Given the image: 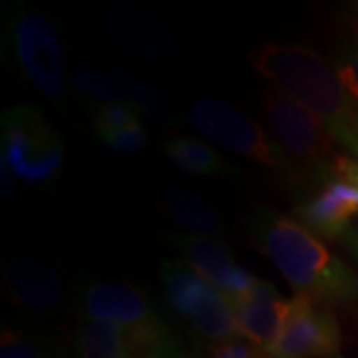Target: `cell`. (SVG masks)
<instances>
[{"mask_svg": "<svg viewBox=\"0 0 358 358\" xmlns=\"http://www.w3.org/2000/svg\"><path fill=\"white\" fill-rule=\"evenodd\" d=\"M249 64L287 96L307 106L331 138L358 157V103L322 56L299 44L268 42L249 54Z\"/></svg>", "mask_w": 358, "mask_h": 358, "instance_id": "1", "label": "cell"}, {"mask_svg": "<svg viewBox=\"0 0 358 358\" xmlns=\"http://www.w3.org/2000/svg\"><path fill=\"white\" fill-rule=\"evenodd\" d=\"M253 241L296 294H307L331 308L358 307L357 275L299 221L263 215L253 227Z\"/></svg>", "mask_w": 358, "mask_h": 358, "instance_id": "2", "label": "cell"}, {"mask_svg": "<svg viewBox=\"0 0 358 358\" xmlns=\"http://www.w3.org/2000/svg\"><path fill=\"white\" fill-rule=\"evenodd\" d=\"M0 162L26 185H50L64 166V141L48 117L32 106H14L2 115Z\"/></svg>", "mask_w": 358, "mask_h": 358, "instance_id": "3", "label": "cell"}, {"mask_svg": "<svg viewBox=\"0 0 358 358\" xmlns=\"http://www.w3.org/2000/svg\"><path fill=\"white\" fill-rule=\"evenodd\" d=\"M268 126L285 154L299 171V185H319L334 159V140L329 129L307 106L299 103L281 90H268L261 98Z\"/></svg>", "mask_w": 358, "mask_h": 358, "instance_id": "4", "label": "cell"}, {"mask_svg": "<svg viewBox=\"0 0 358 358\" xmlns=\"http://www.w3.org/2000/svg\"><path fill=\"white\" fill-rule=\"evenodd\" d=\"M187 122L203 138L219 148L247 155L253 162L267 166L299 185V171L279 141L267 134L255 120L245 115L233 103L219 98H199L187 110Z\"/></svg>", "mask_w": 358, "mask_h": 358, "instance_id": "5", "label": "cell"}, {"mask_svg": "<svg viewBox=\"0 0 358 358\" xmlns=\"http://www.w3.org/2000/svg\"><path fill=\"white\" fill-rule=\"evenodd\" d=\"M8 54L26 82L60 102L66 86V50L58 28L44 14L18 8L8 24Z\"/></svg>", "mask_w": 358, "mask_h": 358, "instance_id": "6", "label": "cell"}, {"mask_svg": "<svg viewBox=\"0 0 358 358\" xmlns=\"http://www.w3.org/2000/svg\"><path fill=\"white\" fill-rule=\"evenodd\" d=\"M159 277L169 305L203 338L213 343L241 338L229 299L187 263L164 261Z\"/></svg>", "mask_w": 358, "mask_h": 358, "instance_id": "7", "label": "cell"}, {"mask_svg": "<svg viewBox=\"0 0 358 358\" xmlns=\"http://www.w3.org/2000/svg\"><path fill=\"white\" fill-rule=\"evenodd\" d=\"M341 346V327L334 308L294 294L281 338L267 355L271 358H327Z\"/></svg>", "mask_w": 358, "mask_h": 358, "instance_id": "8", "label": "cell"}, {"mask_svg": "<svg viewBox=\"0 0 358 358\" xmlns=\"http://www.w3.org/2000/svg\"><path fill=\"white\" fill-rule=\"evenodd\" d=\"M171 243L195 273L217 287L229 301L243 296L257 285L255 275L241 267L229 247L221 241L197 235H173Z\"/></svg>", "mask_w": 358, "mask_h": 358, "instance_id": "9", "label": "cell"}, {"mask_svg": "<svg viewBox=\"0 0 358 358\" xmlns=\"http://www.w3.org/2000/svg\"><path fill=\"white\" fill-rule=\"evenodd\" d=\"M103 22L115 44L136 60L157 62L173 54L169 30L155 16L138 6H112L103 16Z\"/></svg>", "mask_w": 358, "mask_h": 358, "instance_id": "10", "label": "cell"}, {"mask_svg": "<svg viewBox=\"0 0 358 358\" xmlns=\"http://www.w3.org/2000/svg\"><path fill=\"white\" fill-rule=\"evenodd\" d=\"M296 215L319 237H341L358 215V183L327 176L296 207Z\"/></svg>", "mask_w": 358, "mask_h": 358, "instance_id": "11", "label": "cell"}, {"mask_svg": "<svg viewBox=\"0 0 358 358\" xmlns=\"http://www.w3.org/2000/svg\"><path fill=\"white\" fill-rule=\"evenodd\" d=\"M231 307L241 338L265 352L277 345L289 317V303L279 296L275 285L257 281L249 293L233 299Z\"/></svg>", "mask_w": 358, "mask_h": 358, "instance_id": "12", "label": "cell"}, {"mask_svg": "<svg viewBox=\"0 0 358 358\" xmlns=\"http://www.w3.org/2000/svg\"><path fill=\"white\" fill-rule=\"evenodd\" d=\"M82 310L90 320L112 322L124 331L157 320L140 289L122 281L90 285L82 296Z\"/></svg>", "mask_w": 358, "mask_h": 358, "instance_id": "13", "label": "cell"}, {"mask_svg": "<svg viewBox=\"0 0 358 358\" xmlns=\"http://www.w3.org/2000/svg\"><path fill=\"white\" fill-rule=\"evenodd\" d=\"M6 285L16 305L38 315L56 313L66 299L64 282L56 268L36 257L14 259L6 268Z\"/></svg>", "mask_w": 358, "mask_h": 358, "instance_id": "14", "label": "cell"}, {"mask_svg": "<svg viewBox=\"0 0 358 358\" xmlns=\"http://www.w3.org/2000/svg\"><path fill=\"white\" fill-rule=\"evenodd\" d=\"M162 203L166 207L167 215L173 219L179 227H183L197 237L213 239L223 233V225L219 221L217 213L205 203L203 197H199L187 187L169 185L162 195Z\"/></svg>", "mask_w": 358, "mask_h": 358, "instance_id": "15", "label": "cell"}, {"mask_svg": "<svg viewBox=\"0 0 358 358\" xmlns=\"http://www.w3.org/2000/svg\"><path fill=\"white\" fill-rule=\"evenodd\" d=\"M164 154L173 166L189 176L231 178L235 173L233 166L219 152H215V148L197 138H171L164 143Z\"/></svg>", "mask_w": 358, "mask_h": 358, "instance_id": "16", "label": "cell"}, {"mask_svg": "<svg viewBox=\"0 0 358 358\" xmlns=\"http://www.w3.org/2000/svg\"><path fill=\"white\" fill-rule=\"evenodd\" d=\"M82 358H131L126 333L117 324L102 320H84L76 333Z\"/></svg>", "mask_w": 358, "mask_h": 358, "instance_id": "17", "label": "cell"}, {"mask_svg": "<svg viewBox=\"0 0 358 358\" xmlns=\"http://www.w3.org/2000/svg\"><path fill=\"white\" fill-rule=\"evenodd\" d=\"M110 74L115 80L117 88L122 90L124 98L140 114L159 120V122L169 115V106H167L166 98L152 84H148L140 74H136L129 68H114Z\"/></svg>", "mask_w": 358, "mask_h": 358, "instance_id": "18", "label": "cell"}, {"mask_svg": "<svg viewBox=\"0 0 358 358\" xmlns=\"http://www.w3.org/2000/svg\"><path fill=\"white\" fill-rule=\"evenodd\" d=\"M70 84L78 96L84 100L96 102L98 106L102 103L114 102H128L117 88L112 74H106L100 68H94L88 64H78L70 72Z\"/></svg>", "mask_w": 358, "mask_h": 358, "instance_id": "19", "label": "cell"}, {"mask_svg": "<svg viewBox=\"0 0 358 358\" xmlns=\"http://www.w3.org/2000/svg\"><path fill=\"white\" fill-rule=\"evenodd\" d=\"M136 122H140V112L129 102L102 103V106H96L92 114V126H94V131L100 136V140L114 136Z\"/></svg>", "mask_w": 358, "mask_h": 358, "instance_id": "20", "label": "cell"}, {"mask_svg": "<svg viewBox=\"0 0 358 358\" xmlns=\"http://www.w3.org/2000/svg\"><path fill=\"white\" fill-rule=\"evenodd\" d=\"M0 358H52L44 346L24 333L6 329L0 341Z\"/></svg>", "mask_w": 358, "mask_h": 358, "instance_id": "21", "label": "cell"}, {"mask_svg": "<svg viewBox=\"0 0 358 358\" xmlns=\"http://www.w3.org/2000/svg\"><path fill=\"white\" fill-rule=\"evenodd\" d=\"M334 72L348 96L358 103V42L348 44L345 50L334 58Z\"/></svg>", "mask_w": 358, "mask_h": 358, "instance_id": "22", "label": "cell"}, {"mask_svg": "<svg viewBox=\"0 0 358 358\" xmlns=\"http://www.w3.org/2000/svg\"><path fill=\"white\" fill-rule=\"evenodd\" d=\"M102 141L115 154H136L148 145V129L140 120V122L131 124L126 129H122V131H117V134Z\"/></svg>", "mask_w": 358, "mask_h": 358, "instance_id": "23", "label": "cell"}, {"mask_svg": "<svg viewBox=\"0 0 358 358\" xmlns=\"http://www.w3.org/2000/svg\"><path fill=\"white\" fill-rule=\"evenodd\" d=\"M213 358H271L261 348H257L251 343H245L241 338H229L221 341L211 346Z\"/></svg>", "mask_w": 358, "mask_h": 358, "instance_id": "24", "label": "cell"}, {"mask_svg": "<svg viewBox=\"0 0 358 358\" xmlns=\"http://www.w3.org/2000/svg\"><path fill=\"white\" fill-rule=\"evenodd\" d=\"M152 358H185V352H183V346L179 345L178 338L173 336V338H171L159 352H155Z\"/></svg>", "mask_w": 358, "mask_h": 358, "instance_id": "25", "label": "cell"}, {"mask_svg": "<svg viewBox=\"0 0 358 358\" xmlns=\"http://www.w3.org/2000/svg\"><path fill=\"white\" fill-rule=\"evenodd\" d=\"M189 358H201V357H189Z\"/></svg>", "mask_w": 358, "mask_h": 358, "instance_id": "26", "label": "cell"}, {"mask_svg": "<svg viewBox=\"0 0 358 358\" xmlns=\"http://www.w3.org/2000/svg\"><path fill=\"white\" fill-rule=\"evenodd\" d=\"M357 10H358V4H357Z\"/></svg>", "mask_w": 358, "mask_h": 358, "instance_id": "27", "label": "cell"}]
</instances>
